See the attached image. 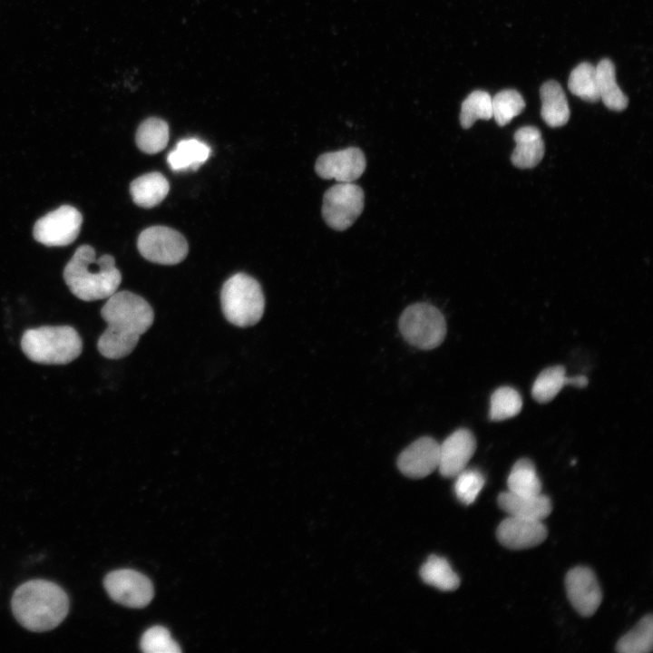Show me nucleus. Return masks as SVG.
Returning a JSON list of instances; mask_svg holds the SVG:
<instances>
[{
    "label": "nucleus",
    "instance_id": "25",
    "mask_svg": "<svg viewBox=\"0 0 653 653\" xmlns=\"http://www.w3.org/2000/svg\"><path fill=\"white\" fill-rule=\"evenodd\" d=\"M653 648V617L644 616L638 624L619 638L616 650L619 653H648Z\"/></svg>",
    "mask_w": 653,
    "mask_h": 653
},
{
    "label": "nucleus",
    "instance_id": "7",
    "mask_svg": "<svg viewBox=\"0 0 653 653\" xmlns=\"http://www.w3.org/2000/svg\"><path fill=\"white\" fill-rule=\"evenodd\" d=\"M363 209V190L352 182H338L324 194L322 217L328 227L342 231L353 225Z\"/></svg>",
    "mask_w": 653,
    "mask_h": 653
},
{
    "label": "nucleus",
    "instance_id": "16",
    "mask_svg": "<svg viewBox=\"0 0 653 653\" xmlns=\"http://www.w3.org/2000/svg\"><path fill=\"white\" fill-rule=\"evenodd\" d=\"M497 503L509 516L537 521H543L552 511L551 499L542 493L527 495L506 491L498 495Z\"/></svg>",
    "mask_w": 653,
    "mask_h": 653
},
{
    "label": "nucleus",
    "instance_id": "21",
    "mask_svg": "<svg viewBox=\"0 0 653 653\" xmlns=\"http://www.w3.org/2000/svg\"><path fill=\"white\" fill-rule=\"evenodd\" d=\"M210 154V149L206 143L197 139H185L178 142L176 148L169 153L167 161L175 171H195L209 159Z\"/></svg>",
    "mask_w": 653,
    "mask_h": 653
},
{
    "label": "nucleus",
    "instance_id": "28",
    "mask_svg": "<svg viewBox=\"0 0 653 653\" xmlns=\"http://www.w3.org/2000/svg\"><path fill=\"white\" fill-rule=\"evenodd\" d=\"M521 408L520 393L512 387L502 386L491 396L489 417L492 421H503L517 415Z\"/></svg>",
    "mask_w": 653,
    "mask_h": 653
},
{
    "label": "nucleus",
    "instance_id": "20",
    "mask_svg": "<svg viewBox=\"0 0 653 653\" xmlns=\"http://www.w3.org/2000/svg\"><path fill=\"white\" fill-rule=\"evenodd\" d=\"M595 69L599 100L609 110L616 112L625 110L629 99L616 82V71L613 63L609 59H603L595 66Z\"/></svg>",
    "mask_w": 653,
    "mask_h": 653
},
{
    "label": "nucleus",
    "instance_id": "4",
    "mask_svg": "<svg viewBox=\"0 0 653 653\" xmlns=\"http://www.w3.org/2000/svg\"><path fill=\"white\" fill-rule=\"evenodd\" d=\"M24 354L33 362L65 365L76 359L83 349L82 338L70 326H43L24 332Z\"/></svg>",
    "mask_w": 653,
    "mask_h": 653
},
{
    "label": "nucleus",
    "instance_id": "24",
    "mask_svg": "<svg viewBox=\"0 0 653 653\" xmlns=\"http://www.w3.org/2000/svg\"><path fill=\"white\" fill-rule=\"evenodd\" d=\"M136 144L146 153L154 154L162 151L169 141V126L161 119L148 118L139 126L136 136Z\"/></svg>",
    "mask_w": 653,
    "mask_h": 653
},
{
    "label": "nucleus",
    "instance_id": "27",
    "mask_svg": "<svg viewBox=\"0 0 653 653\" xmlns=\"http://www.w3.org/2000/svg\"><path fill=\"white\" fill-rule=\"evenodd\" d=\"M568 87L571 93L590 102L599 100L596 69L590 63H581L570 74Z\"/></svg>",
    "mask_w": 653,
    "mask_h": 653
},
{
    "label": "nucleus",
    "instance_id": "18",
    "mask_svg": "<svg viewBox=\"0 0 653 653\" xmlns=\"http://www.w3.org/2000/svg\"><path fill=\"white\" fill-rule=\"evenodd\" d=\"M540 96L543 121L552 128L565 125L570 118V108L560 84L554 80L544 83L540 89Z\"/></svg>",
    "mask_w": 653,
    "mask_h": 653
},
{
    "label": "nucleus",
    "instance_id": "3",
    "mask_svg": "<svg viewBox=\"0 0 653 653\" xmlns=\"http://www.w3.org/2000/svg\"><path fill=\"white\" fill-rule=\"evenodd\" d=\"M63 279L76 297L89 302L114 294L122 274L112 256L105 254L96 258L93 247L82 245L64 267Z\"/></svg>",
    "mask_w": 653,
    "mask_h": 653
},
{
    "label": "nucleus",
    "instance_id": "31",
    "mask_svg": "<svg viewBox=\"0 0 653 653\" xmlns=\"http://www.w3.org/2000/svg\"><path fill=\"white\" fill-rule=\"evenodd\" d=\"M454 493L458 500L465 504H472L485 483L483 474L476 469H464L455 477Z\"/></svg>",
    "mask_w": 653,
    "mask_h": 653
},
{
    "label": "nucleus",
    "instance_id": "9",
    "mask_svg": "<svg viewBox=\"0 0 653 653\" xmlns=\"http://www.w3.org/2000/svg\"><path fill=\"white\" fill-rule=\"evenodd\" d=\"M82 222L83 217L77 209L63 205L35 222L34 238L49 247L67 246L78 237Z\"/></svg>",
    "mask_w": 653,
    "mask_h": 653
},
{
    "label": "nucleus",
    "instance_id": "22",
    "mask_svg": "<svg viewBox=\"0 0 653 653\" xmlns=\"http://www.w3.org/2000/svg\"><path fill=\"white\" fill-rule=\"evenodd\" d=\"M423 580L443 591H453L460 586V578L446 559L431 555L422 566Z\"/></svg>",
    "mask_w": 653,
    "mask_h": 653
},
{
    "label": "nucleus",
    "instance_id": "33",
    "mask_svg": "<svg viewBox=\"0 0 653 653\" xmlns=\"http://www.w3.org/2000/svg\"><path fill=\"white\" fill-rule=\"evenodd\" d=\"M589 381L588 378L585 375H578L574 376H567L565 379V385H572L578 388L585 387L588 385Z\"/></svg>",
    "mask_w": 653,
    "mask_h": 653
},
{
    "label": "nucleus",
    "instance_id": "8",
    "mask_svg": "<svg viewBox=\"0 0 653 653\" xmlns=\"http://www.w3.org/2000/svg\"><path fill=\"white\" fill-rule=\"evenodd\" d=\"M137 246L146 259L161 265H175L188 254L186 239L177 230L153 226L144 229L139 236Z\"/></svg>",
    "mask_w": 653,
    "mask_h": 653
},
{
    "label": "nucleus",
    "instance_id": "19",
    "mask_svg": "<svg viewBox=\"0 0 653 653\" xmlns=\"http://www.w3.org/2000/svg\"><path fill=\"white\" fill-rule=\"evenodd\" d=\"M169 190V181L157 171L136 178L130 186L132 200L142 208H152L161 203L167 196Z\"/></svg>",
    "mask_w": 653,
    "mask_h": 653
},
{
    "label": "nucleus",
    "instance_id": "15",
    "mask_svg": "<svg viewBox=\"0 0 653 653\" xmlns=\"http://www.w3.org/2000/svg\"><path fill=\"white\" fill-rule=\"evenodd\" d=\"M440 443L432 437H421L406 447L397 459L400 472L410 478L420 479L438 467Z\"/></svg>",
    "mask_w": 653,
    "mask_h": 653
},
{
    "label": "nucleus",
    "instance_id": "30",
    "mask_svg": "<svg viewBox=\"0 0 653 653\" xmlns=\"http://www.w3.org/2000/svg\"><path fill=\"white\" fill-rule=\"evenodd\" d=\"M492 107L495 122L499 126H504L524 110L525 102L516 90L508 89L492 98Z\"/></svg>",
    "mask_w": 653,
    "mask_h": 653
},
{
    "label": "nucleus",
    "instance_id": "1",
    "mask_svg": "<svg viewBox=\"0 0 653 653\" xmlns=\"http://www.w3.org/2000/svg\"><path fill=\"white\" fill-rule=\"evenodd\" d=\"M101 316L107 327L98 339L97 348L109 359H120L131 354L154 319L150 304L127 290L116 291L108 297Z\"/></svg>",
    "mask_w": 653,
    "mask_h": 653
},
{
    "label": "nucleus",
    "instance_id": "26",
    "mask_svg": "<svg viewBox=\"0 0 653 653\" xmlns=\"http://www.w3.org/2000/svg\"><path fill=\"white\" fill-rule=\"evenodd\" d=\"M566 371L562 365H553L542 370L533 382L532 397L541 404L551 402L565 386Z\"/></svg>",
    "mask_w": 653,
    "mask_h": 653
},
{
    "label": "nucleus",
    "instance_id": "14",
    "mask_svg": "<svg viewBox=\"0 0 653 653\" xmlns=\"http://www.w3.org/2000/svg\"><path fill=\"white\" fill-rule=\"evenodd\" d=\"M548 531L542 521L509 516L498 525V541L511 550H523L541 544Z\"/></svg>",
    "mask_w": 653,
    "mask_h": 653
},
{
    "label": "nucleus",
    "instance_id": "13",
    "mask_svg": "<svg viewBox=\"0 0 653 653\" xmlns=\"http://www.w3.org/2000/svg\"><path fill=\"white\" fill-rule=\"evenodd\" d=\"M476 449V440L473 433L461 428L451 434L442 443L439 450L438 471L445 478H454L465 469Z\"/></svg>",
    "mask_w": 653,
    "mask_h": 653
},
{
    "label": "nucleus",
    "instance_id": "23",
    "mask_svg": "<svg viewBox=\"0 0 653 653\" xmlns=\"http://www.w3.org/2000/svg\"><path fill=\"white\" fill-rule=\"evenodd\" d=\"M508 491L519 494H540L542 484L534 463L528 458L518 460L512 466L507 479Z\"/></svg>",
    "mask_w": 653,
    "mask_h": 653
},
{
    "label": "nucleus",
    "instance_id": "32",
    "mask_svg": "<svg viewBox=\"0 0 653 653\" xmlns=\"http://www.w3.org/2000/svg\"><path fill=\"white\" fill-rule=\"evenodd\" d=\"M141 649L146 653H178L179 645L172 639L169 630L161 626H153L141 636Z\"/></svg>",
    "mask_w": 653,
    "mask_h": 653
},
{
    "label": "nucleus",
    "instance_id": "6",
    "mask_svg": "<svg viewBox=\"0 0 653 653\" xmlns=\"http://www.w3.org/2000/svg\"><path fill=\"white\" fill-rule=\"evenodd\" d=\"M399 329L412 346L424 350L439 346L446 335V322L441 311L428 303L407 307L399 318Z\"/></svg>",
    "mask_w": 653,
    "mask_h": 653
},
{
    "label": "nucleus",
    "instance_id": "2",
    "mask_svg": "<svg viewBox=\"0 0 653 653\" xmlns=\"http://www.w3.org/2000/svg\"><path fill=\"white\" fill-rule=\"evenodd\" d=\"M11 606L15 618L24 628L43 632L54 629L64 619L69 599L54 582L32 580L15 590Z\"/></svg>",
    "mask_w": 653,
    "mask_h": 653
},
{
    "label": "nucleus",
    "instance_id": "5",
    "mask_svg": "<svg viewBox=\"0 0 653 653\" xmlns=\"http://www.w3.org/2000/svg\"><path fill=\"white\" fill-rule=\"evenodd\" d=\"M220 302L226 319L240 327L256 325L265 309L259 283L245 273H237L223 284Z\"/></svg>",
    "mask_w": 653,
    "mask_h": 653
},
{
    "label": "nucleus",
    "instance_id": "29",
    "mask_svg": "<svg viewBox=\"0 0 653 653\" xmlns=\"http://www.w3.org/2000/svg\"><path fill=\"white\" fill-rule=\"evenodd\" d=\"M492 117V97L484 91L471 93L462 103L460 122L463 129L471 128L476 120H490Z\"/></svg>",
    "mask_w": 653,
    "mask_h": 653
},
{
    "label": "nucleus",
    "instance_id": "17",
    "mask_svg": "<svg viewBox=\"0 0 653 653\" xmlns=\"http://www.w3.org/2000/svg\"><path fill=\"white\" fill-rule=\"evenodd\" d=\"M515 149L511 161L515 167L530 169L535 167L544 156V142L539 129L524 126L514 133Z\"/></svg>",
    "mask_w": 653,
    "mask_h": 653
},
{
    "label": "nucleus",
    "instance_id": "10",
    "mask_svg": "<svg viewBox=\"0 0 653 653\" xmlns=\"http://www.w3.org/2000/svg\"><path fill=\"white\" fill-rule=\"evenodd\" d=\"M103 585L112 599L130 608H143L153 597L151 580L133 570L122 569L108 573Z\"/></svg>",
    "mask_w": 653,
    "mask_h": 653
},
{
    "label": "nucleus",
    "instance_id": "11",
    "mask_svg": "<svg viewBox=\"0 0 653 653\" xmlns=\"http://www.w3.org/2000/svg\"><path fill=\"white\" fill-rule=\"evenodd\" d=\"M364 152L356 147L321 154L316 163V173L322 179H335L338 182H353L365 171Z\"/></svg>",
    "mask_w": 653,
    "mask_h": 653
},
{
    "label": "nucleus",
    "instance_id": "12",
    "mask_svg": "<svg viewBox=\"0 0 653 653\" xmlns=\"http://www.w3.org/2000/svg\"><path fill=\"white\" fill-rule=\"evenodd\" d=\"M565 587L570 604L580 615L590 617L597 611L602 593L590 568L579 566L570 570L565 578Z\"/></svg>",
    "mask_w": 653,
    "mask_h": 653
}]
</instances>
